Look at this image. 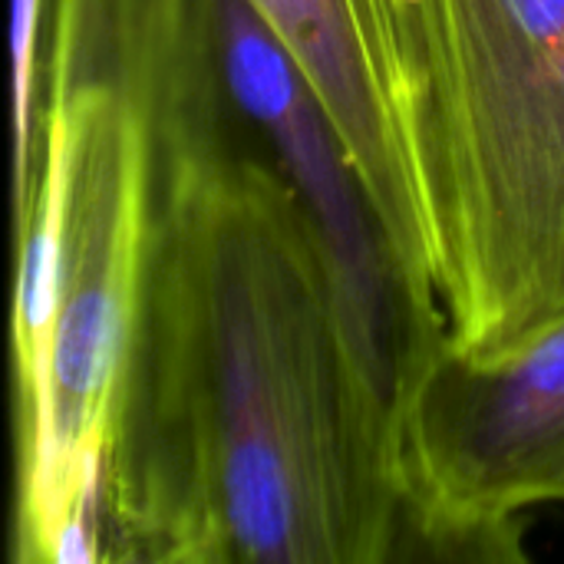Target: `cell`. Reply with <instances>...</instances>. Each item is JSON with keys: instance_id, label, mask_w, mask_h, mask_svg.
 I'll list each match as a JSON object with an SVG mask.
<instances>
[{"instance_id": "8992f818", "label": "cell", "mask_w": 564, "mask_h": 564, "mask_svg": "<svg viewBox=\"0 0 564 564\" xmlns=\"http://www.w3.org/2000/svg\"><path fill=\"white\" fill-rule=\"evenodd\" d=\"M294 56L387 231L420 317L449 337L423 149L416 0H248Z\"/></svg>"}, {"instance_id": "6da1fadb", "label": "cell", "mask_w": 564, "mask_h": 564, "mask_svg": "<svg viewBox=\"0 0 564 564\" xmlns=\"http://www.w3.org/2000/svg\"><path fill=\"white\" fill-rule=\"evenodd\" d=\"M149 126L106 562L406 558L397 423L324 238L235 102L212 0H96Z\"/></svg>"}, {"instance_id": "7a4b0ae2", "label": "cell", "mask_w": 564, "mask_h": 564, "mask_svg": "<svg viewBox=\"0 0 564 564\" xmlns=\"http://www.w3.org/2000/svg\"><path fill=\"white\" fill-rule=\"evenodd\" d=\"M423 149L453 354L564 321V0H416Z\"/></svg>"}, {"instance_id": "277c9868", "label": "cell", "mask_w": 564, "mask_h": 564, "mask_svg": "<svg viewBox=\"0 0 564 564\" xmlns=\"http://www.w3.org/2000/svg\"><path fill=\"white\" fill-rule=\"evenodd\" d=\"M406 558L522 562V516L564 502V321L499 364L446 347L400 420Z\"/></svg>"}, {"instance_id": "3957f363", "label": "cell", "mask_w": 564, "mask_h": 564, "mask_svg": "<svg viewBox=\"0 0 564 564\" xmlns=\"http://www.w3.org/2000/svg\"><path fill=\"white\" fill-rule=\"evenodd\" d=\"M36 135L63 162V261L46 413L17 453L13 558L106 562L102 466L129 354L145 221L149 126L96 0H53Z\"/></svg>"}, {"instance_id": "5b68a950", "label": "cell", "mask_w": 564, "mask_h": 564, "mask_svg": "<svg viewBox=\"0 0 564 564\" xmlns=\"http://www.w3.org/2000/svg\"><path fill=\"white\" fill-rule=\"evenodd\" d=\"M212 23L225 83L314 218L360 357L397 423L410 387L449 337L413 307L350 152L268 20L248 0H212Z\"/></svg>"}, {"instance_id": "52a82bcc", "label": "cell", "mask_w": 564, "mask_h": 564, "mask_svg": "<svg viewBox=\"0 0 564 564\" xmlns=\"http://www.w3.org/2000/svg\"><path fill=\"white\" fill-rule=\"evenodd\" d=\"M43 0H10V202L23 208L36 162Z\"/></svg>"}]
</instances>
